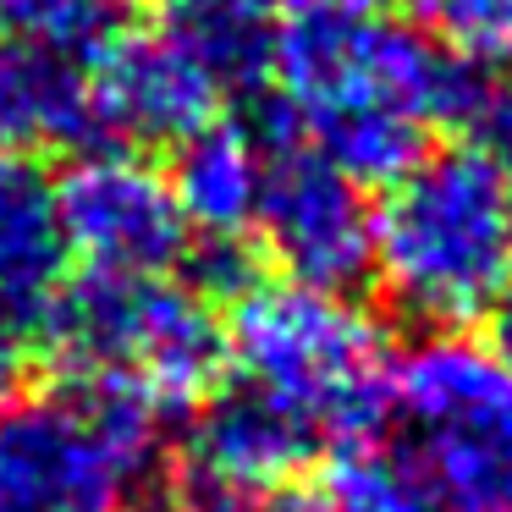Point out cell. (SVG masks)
Listing matches in <instances>:
<instances>
[{
    "mask_svg": "<svg viewBox=\"0 0 512 512\" xmlns=\"http://www.w3.org/2000/svg\"><path fill=\"white\" fill-rule=\"evenodd\" d=\"M182 265H188L182 287H193L204 303H243L265 281L259 276V248L248 237H193Z\"/></svg>",
    "mask_w": 512,
    "mask_h": 512,
    "instance_id": "17",
    "label": "cell"
},
{
    "mask_svg": "<svg viewBox=\"0 0 512 512\" xmlns=\"http://www.w3.org/2000/svg\"><path fill=\"white\" fill-rule=\"evenodd\" d=\"M61 226L72 254L111 276H166L182 265L193 232L166 188V171L133 149H83V160L56 177Z\"/></svg>",
    "mask_w": 512,
    "mask_h": 512,
    "instance_id": "9",
    "label": "cell"
},
{
    "mask_svg": "<svg viewBox=\"0 0 512 512\" xmlns=\"http://www.w3.org/2000/svg\"><path fill=\"white\" fill-rule=\"evenodd\" d=\"M100 149H177L226 105L215 72L171 28H133L89 72Z\"/></svg>",
    "mask_w": 512,
    "mask_h": 512,
    "instance_id": "10",
    "label": "cell"
},
{
    "mask_svg": "<svg viewBox=\"0 0 512 512\" xmlns=\"http://www.w3.org/2000/svg\"><path fill=\"white\" fill-rule=\"evenodd\" d=\"M254 232L259 254L292 287L347 298L375 270V210L364 188L309 144H287L270 155Z\"/></svg>",
    "mask_w": 512,
    "mask_h": 512,
    "instance_id": "7",
    "label": "cell"
},
{
    "mask_svg": "<svg viewBox=\"0 0 512 512\" xmlns=\"http://www.w3.org/2000/svg\"><path fill=\"white\" fill-rule=\"evenodd\" d=\"M34 331L67 380H127L166 419L199 408L232 364L215 303L166 276H67Z\"/></svg>",
    "mask_w": 512,
    "mask_h": 512,
    "instance_id": "4",
    "label": "cell"
},
{
    "mask_svg": "<svg viewBox=\"0 0 512 512\" xmlns=\"http://www.w3.org/2000/svg\"><path fill=\"white\" fill-rule=\"evenodd\" d=\"M320 435L248 380L215 386L193 408L182 446L188 512H281V490L320 457Z\"/></svg>",
    "mask_w": 512,
    "mask_h": 512,
    "instance_id": "8",
    "label": "cell"
},
{
    "mask_svg": "<svg viewBox=\"0 0 512 512\" xmlns=\"http://www.w3.org/2000/svg\"><path fill=\"white\" fill-rule=\"evenodd\" d=\"M320 512H430L391 441H347L320 474Z\"/></svg>",
    "mask_w": 512,
    "mask_h": 512,
    "instance_id": "15",
    "label": "cell"
},
{
    "mask_svg": "<svg viewBox=\"0 0 512 512\" xmlns=\"http://www.w3.org/2000/svg\"><path fill=\"white\" fill-rule=\"evenodd\" d=\"M331 6H347V12H380L386 0H331Z\"/></svg>",
    "mask_w": 512,
    "mask_h": 512,
    "instance_id": "22",
    "label": "cell"
},
{
    "mask_svg": "<svg viewBox=\"0 0 512 512\" xmlns=\"http://www.w3.org/2000/svg\"><path fill=\"white\" fill-rule=\"evenodd\" d=\"M100 149L89 105V72L23 34H0V149Z\"/></svg>",
    "mask_w": 512,
    "mask_h": 512,
    "instance_id": "12",
    "label": "cell"
},
{
    "mask_svg": "<svg viewBox=\"0 0 512 512\" xmlns=\"http://www.w3.org/2000/svg\"><path fill=\"white\" fill-rule=\"evenodd\" d=\"M485 67L397 17L298 0L276 23L270 94L320 160L358 188H391L430 155V127H463Z\"/></svg>",
    "mask_w": 512,
    "mask_h": 512,
    "instance_id": "1",
    "label": "cell"
},
{
    "mask_svg": "<svg viewBox=\"0 0 512 512\" xmlns=\"http://www.w3.org/2000/svg\"><path fill=\"white\" fill-rule=\"evenodd\" d=\"M243 6H254V12H265L270 23H281V17H287L292 6H298V0H243Z\"/></svg>",
    "mask_w": 512,
    "mask_h": 512,
    "instance_id": "21",
    "label": "cell"
},
{
    "mask_svg": "<svg viewBox=\"0 0 512 512\" xmlns=\"http://www.w3.org/2000/svg\"><path fill=\"white\" fill-rule=\"evenodd\" d=\"M413 28L446 56L496 61L512 56V0H408Z\"/></svg>",
    "mask_w": 512,
    "mask_h": 512,
    "instance_id": "16",
    "label": "cell"
},
{
    "mask_svg": "<svg viewBox=\"0 0 512 512\" xmlns=\"http://www.w3.org/2000/svg\"><path fill=\"white\" fill-rule=\"evenodd\" d=\"M166 413L127 380H67L0 413V512H144Z\"/></svg>",
    "mask_w": 512,
    "mask_h": 512,
    "instance_id": "3",
    "label": "cell"
},
{
    "mask_svg": "<svg viewBox=\"0 0 512 512\" xmlns=\"http://www.w3.org/2000/svg\"><path fill=\"white\" fill-rule=\"evenodd\" d=\"M237 380L292 408L320 441H369L386 419V336L358 303L259 281L226 325Z\"/></svg>",
    "mask_w": 512,
    "mask_h": 512,
    "instance_id": "5",
    "label": "cell"
},
{
    "mask_svg": "<svg viewBox=\"0 0 512 512\" xmlns=\"http://www.w3.org/2000/svg\"><path fill=\"white\" fill-rule=\"evenodd\" d=\"M72 243L61 226L56 177L39 155L0 149V309L12 320H39L61 292Z\"/></svg>",
    "mask_w": 512,
    "mask_h": 512,
    "instance_id": "11",
    "label": "cell"
},
{
    "mask_svg": "<svg viewBox=\"0 0 512 512\" xmlns=\"http://www.w3.org/2000/svg\"><path fill=\"white\" fill-rule=\"evenodd\" d=\"M0 17L12 34L56 50L83 72H94L138 28L133 0H0Z\"/></svg>",
    "mask_w": 512,
    "mask_h": 512,
    "instance_id": "14",
    "label": "cell"
},
{
    "mask_svg": "<svg viewBox=\"0 0 512 512\" xmlns=\"http://www.w3.org/2000/svg\"><path fill=\"white\" fill-rule=\"evenodd\" d=\"M391 309L468 331L512 298V177L474 144L424 155L375 210V270Z\"/></svg>",
    "mask_w": 512,
    "mask_h": 512,
    "instance_id": "2",
    "label": "cell"
},
{
    "mask_svg": "<svg viewBox=\"0 0 512 512\" xmlns=\"http://www.w3.org/2000/svg\"><path fill=\"white\" fill-rule=\"evenodd\" d=\"M23 375H28V347H23V325L0 309V413L17 402L23 391Z\"/></svg>",
    "mask_w": 512,
    "mask_h": 512,
    "instance_id": "19",
    "label": "cell"
},
{
    "mask_svg": "<svg viewBox=\"0 0 512 512\" xmlns=\"http://www.w3.org/2000/svg\"><path fill=\"white\" fill-rule=\"evenodd\" d=\"M490 320H496V342H490V347H496V353H501V364L512 369V298L501 303V309L490 314Z\"/></svg>",
    "mask_w": 512,
    "mask_h": 512,
    "instance_id": "20",
    "label": "cell"
},
{
    "mask_svg": "<svg viewBox=\"0 0 512 512\" xmlns=\"http://www.w3.org/2000/svg\"><path fill=\"white\" fill-rule=\"evenodd\" d=\"M463 133L474 138V149H485V155L512 177V78H501V72L485 67V78H479V89H474V105H468V116H463Z\"/></svg>",
    "mask_w": 512,
    "mask_h": 512,
    "instance_id": "18",
    "label": "cell"
},
{
    "mask_svg": "<svg viewBox=\"0 0 512 512\" xmlns=\"http://www.w3.org/2000/svg\"><path fill=\"white\" fill-rule=\"evenodd\" d=\"M386 413L430 512H512V369L490 342L430 331L391 364Z\"/></svg>",
    "mask_w": 512,
    "mask_h": 512,
    "instance_id": "6",
    "label": "cell"
},
{
    "mask_svg": "<svg viewBox=\"0 0 512 512\" xmlns=\"http://www.w3.org/2000/svg\"><path fill=\"white\" fill-rule=\"evenodd\" d=\"M265 166L270 155L259 149V138L243 122L199 127L193 138H182L171 149L166 188L177 199L188 232L199 237H248L259 215V193H265Z\"/></svg>",
    "mask_w": 512,
    "mask_h": 512,
    "instance_id": "13",
    "label": "cell"
}]
</instances>
